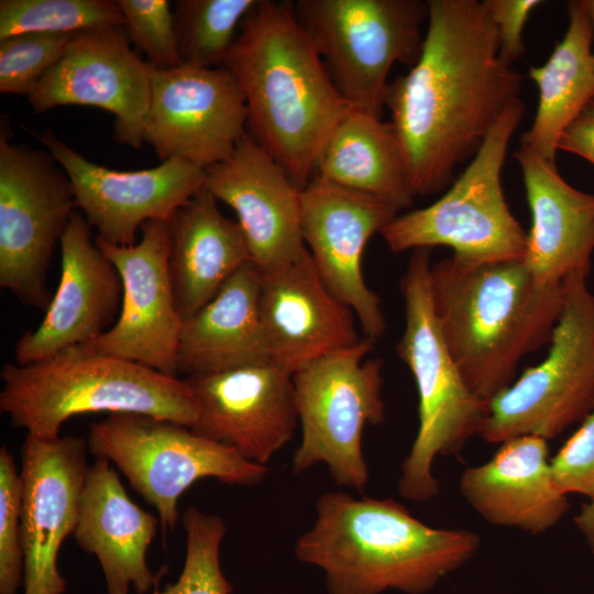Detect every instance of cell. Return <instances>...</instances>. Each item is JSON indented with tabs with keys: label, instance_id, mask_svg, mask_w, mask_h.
<instances>
[{
	"label": "cell",
	"instance_id": "obj_3",
	"mask_svg": "<svg viewBox=\"0 0 594 594\" xmlns=\"http://www.w3.org/2000/svg\"><path fill=\"white\" fill-rule=\"evenodd\" d=\"M316 509L294 552L324 572L329 594H424L480 547L476 534L428 526L391 498L328 492Z\"/></svg>",
	"mask_w": 594,
	"mask_h": 594
},
{
	"label": "cell",
	"instance_id": "obj_35",
	"mask_svg": "<svg viewBox=\"0 0 594 594\" xmlns=\"http://www.w3.org/2000/svg\"><path fill=\"white\" fill-rule=\"evenodd\" d=\"M22 481L12 454L0 448V594H18L23 585L21 541Z\"/></svg>",
	"mask_w": 594,
	"mask_h": 594
},
{
	"label": "cell",
	"instance_id": "obj_26",
	"mask_svg": "<svg viewBox=\"0 0 594 594\" xmlns=\"http://www.w3.org/2000/svg\"><path fill=\"white\" fill-rule=\"evenodd\" d=\"M201 188L168 220V271L177 309L186 318L252 262L243 231Z\"/></svg>",
	"mask_w": 594,
	"mask_h": 594
},
{
	"label": "cell",
	"instance_id": "obj_12",
	"mask_svg": "<svg viewBox=\"0 0 594 594\" xmlns=\"http://www.w3.org/2000/svg\"><path fill=\"white\" fill-rule=\"evenodd\" d=\"M0 129V287L25 305L50 304L46 272L76 211L66 173L50 152L9 141Z\"/></svg>",
	"mask_w": 594,
	"mask_h": 594
},
{
	"label": "cell",
	"instance_id": "obj_29",
	"mask_svg": "<svg viewBox=\"0 0 594 594\" xmlns=\"http://www.w3.org/2000/svg\"><path fill=\"white\" fill-rule=\"evenodd\" d=\"M569 23L547 62L529 69L539 91L537 112L520 145L556 162L559 141L594 98L593 28L582 0L568 2Z\"/></svg>",
	"mask_w": 594,
	"mask_h": 594
},
{
	"label": "cell",
	"instance_id": "obj_13",
	"mask_svg": "<svg viewBox=\"0 0 594 594\" xmlns=\"http://www.w3.org/2000/svg\"><path fill=\"white\" fill-rule=\"evenodd\" d=\"M243 94L224 67L155 69L143 142L158 158L202 169L228 160L248 134Z\"/></svg>",
	"mask_w": 594,
	"mask_h": 594
},
{
	"label": "cell",
	"instance_id": "obj_18",
	"mask_svg": "<svg viewBox=\"0 0 594 594\" xmlns=\"http://www.w3.org/2000/svg\"><path fill=\"white\" fill-rule=\"evenodd\" d=\"M88 443L74 436L44 439L28 433L21 448V541L24 594H65L57 559L73 535L87 473Z\"/></svg>",
	"mask_w": 594,
	"mask_h": 594
},
{
	"label": "cell",
	"instance_id": "obj_5",
	"mask_svg": "<svg viewBox=\"0 0 594 594\" xmlns=\"http://www.w3.org/2000/svg\"><path fill=\"white\" fill-rule=\"evenodd\" d=\"M0 378V411L44 439L58 438L64 422L82 414H138L188 428L199 414L186 380L84 346L26 365L7 363Z\"/></svg>",
	"mask_w": 594,
	"mask_h": 594
},
{
	"label": "cell",
	"instance_id": "obj_37",
	"mask_svg": "<svg viewBox=\"0 0 594 594\" xmlns=\"http://www.w3.org/2000/svg\"><path fill=\"white\" fill-rule=\"evenodd\" d=\"M542 3L540 0H483L496 28L499 54L507 63L513 65L525 55L524 26L532 10Z\"/></svg>",
	"mask_w": 594,
	"mask_h": 594
},
{
	"label": "cell",
	"instance_id": "obj_28",
	"mask_svg": "<svg viewBox=\"0 0 594 594\" xmlns=\"http://www.w3.org/2000/svg\"><path fill=\"white\" fill-rule=\"evenodd\" d=\"M314 176L371 196L397 213L416 197L398 135L389 122L350 108L326 140ZM312 176V177H314Z\"/></svg>",
	"mask_w": 594,
	"mask_h": 594
},
{
	"label": "cell",
	"instance_id": "obj_38",
	"mask_svg": "<svg viewBox=\"0 0 594 594\" xmlns=\"http://www.w3.org/2000/svg\"><path fill=\"white\" fill-rule=\"evenodd\" d=\"M558 150L578 155L594 165V98L564 131Z\"/></svg>",
	"mask_w": 594,
	"mask_h": 594
},
{
	"label": "cell",
	"instance_id": "obj_20",
	"mask_svg": "<svg viewBox=\"0 0 594 594\" xmlns=\"http://www.w3.org/2000/svg\"><path fill=\"white\" fill-rule=\"evenodd\" d=\"M205 170L204 188L235 212L260 273L285 267L307 252L301 189L249 133L228 160Z\"/></svg>",
	"mask_w": 594,
	"mask_h": 594
},
{
	"label": "cell",
	"instance_id": "obj_25",
	"mask_svg": "<svg viewBox=\"0 0 594 594\" xmlns=\"http://www.w3.org/2000/svg\"><path fill=\"white\" fill-rule=\"evenodd\" d=\"M460 493L487 522L534 535L554 527L569 508L552 479L547 441L530 436L501 443L491 460L468 468Z\"/></svg>",
	"mask_w": 594,
	"mask_h": 594
},
{
	"label": "cell",
	"instance_id": "obj_34",
	"mask_svg": "<svg viewBox=\"0 0 594 594\" xmlns=\"http://www.w3.org/2000/svg\"><path fill=\"white\" fill-rule=\"evenodd\" d=\"M128 38L155 69L182 65L177 48L174 12L167 0H118Z\"/></svg>",
	"mask_w": 594,
	"mask_h": 594
},
{
	"label": "cell",
	"instance_id": "obj_17",
	"mask_svg": "<svg viewBox=\"0 0 594 594\" xmlns=\"http://www.w3.org/2000/svg\"><path fill=\"white\" fill-rule=\"evenodd\" d=\"M398 213L386 204L318 177L301 189V232L312 262L331 293L356 316L366 338L386 330L377 295L362 274L370 239Z\"/></svg>",
	"mask_w": 594,
	"mask_h": 594
},
{
	"label": "cell",
	"instance_id": "obj_33",
	"mask_svg": "<svg viewBox=\"0 0 594 594\" xmlns=\"http://www.w3.org/2000/svg\"><path fill=\"white\" fill-rule=\"evenodd\" d=\"M77 34L22 33L1 38L0 92L28 97Z\"/></svg>",
	"mask_w": 594,
	"mask_h": 594
},
{
	"label": "cell",
	"instance_id": "obj_1",
	"mask_svg": "<svg viewBox=\"0 0 594 594\" xmlns=\"http://www.w3.org/2000/svg\"><path fill=\"white\" fill-rule=\"evenodd\" d=\"M422 50L407 74L388 82L385 108L400 141L416 196L457 178L507 107L522 76L499 54L483 1L428 0Z\"/></svg>",
	"mask_w": 594,
	"mask_h": 594
},
{
	"label": "cell",
	"instance_id": "obj_9",
	"mask_svg": "<svg viewBox=\"0 0 594 594\" xmlns=\"http://www.w3.org/2000/svg\"><path fill=\"white\" fill-rule=\"evenodd\" d=\"M373 346L374 340L365 337L292 374L301 427L295 473L323 463L337 485L360 492L367 486L362 433L365 426L385 418L382 361L365 359Z\"/></svg>",
	"mask_w": 594,
	"mask_h": 594
},
{
	"label": "cell",
	"instance_id": "obj_6",
	"mask_svg": "<svg viewBox=\"0 0 594 594\" xmlns=\"http://www.w3.org/2000/svg\"><path fill=\"white\" fill-rule=\"evenodd\" d=\"M431 266L429 249L414 250L399 286L406 320L396 350L416 383L419 426L400 466L398 491L414 502L438 495L435 459L458 455L472 437L481 435L488 415V403L466 385L442 336L432 300Z\"/></svg>",
	"mask_w": 594,
	"mask_h": 594
},
{
	"label": "cell",
	"instance_id": "obj_4",
	"mask_svg": "<svg viewBox=\"0 0 594 594\" xmlns=\"http://www.w3.org/2000/svg\"><path fill=\"white\" fill-rule=\"evenodd\" d=\"M431 292L466 385L490 403L526 355L550 343L565 287L539 284L522 261L469 264L451 256L432 264Z\"/></svg>",
	"mask_w": 594,
	"mask_h": 594
},
{
	"label": "cell",
	"instance_id": "obj_21",
	"mask_svg": "<svg viewBox=\"0 0 594 594\" xmlns=\"http://www.w3.org/2000/svg\"><path fill=\"white\" fill-rule=\"evenodd\" d=\"M61 276L38 326L14 346L16 364L35 363L96 340L117 320L122 280L114 264L91 238V227L76 210L63 233Z\"/></svg>",
	"mask_w": 594,
	"mask_h": 594
},
{
	"label": "cell",
	"instance_id": "obj_15",
	"mask_svg": "<svg viewBox=\"0 0 594 594\" xmlns=\"http://www.w3.org/2000/svg\"><path fill=\"white\" fill-rule=\"evenodd\" d=\"M34 135L66 173L76 206L97 237L114 245L135 244L145 222L169 220L205 184L206 170L182 158L116 170L88 161L51 130Z\"/></svg>",
	"mask_w": 594,
	"mask_h": 594
},
{
	"label": "cell",
	"instance_id": "obj_11",
	"mask_svg": "<svg viewBox=\"0 0 594 594\" xmlns=\"http://www.w3.org/2000/svg\"><path fill=\"white\" fill-rule=\"evenodd\" d=\"M87 443L96 459L118 468L170 530L179 520V497L197 481L212 477L254 486L268 473L266 465L250 462L188 427L138 414H111L92 424Z\"/></svg>",
	"mask_w": 594,
	"mask_h": 594
},
{
	"label": "cell",
	"instance_id": "obj_32",
	"mask_svg": "<svg viewBox=\"0 0 594 594\" xmlns=\"http://www.w3.org/2000/svg\"><path fill=\"white\" fill-rule=\"evenodd\" d=\"M182 524L186 531V557L176 582L148 594H231L232 585L222 573L220 547L227 534L224 521L196 507H188Z\"/></svg>",
	"mask_w": 594,
	"mask_h": 594
},
{
	"label": "cell",
	"instance_id": "obj_22",
	"mask_svg": "<svg viewBox=\"0 0 594 594\" xmlns=\"http://www.w3.org/2000/svg\"><path fill=\"white\" fill-rule=\"evenodd\" d=\"M261 274L260 309L272 364L295 373L361 339L353 311L327 287L307 252Z\"/></svg>",
	"mask_w": 594,
	"mask_h": 594
},
{
	"label": "cell",
	"instance_id": "obj_30",
	"mask_svg": "<svg viewBox=\"0 0 594 594\" xmlns=\"http://www.w3.org/2000/svg\"><path fill=\"white\" fill-rule=\"evenodd\" d=\"M258 0H178L174 19L182 65L222 67Z\"/></svg>",
	"mask_w": 594,
	"mask_h": 594
},
{
	"label": "cell",
	"instance_id": "obj_2",
	"mask_svg": "<svg viewBox=\"0 0 594 594\" xmlns=\"http://www.w3.org/2000/svg\"><path fill=\"white\" fill-rule=\"evenodd\" d=\"M240 29L222 67L243 94L249 134L302 189L326 140L351 107L290 1L258 0Z\"/></svg>",
	"mask_w": 594,
	"mask_h": 594
},
{
	"label": "cell",
	"instance_id": "obj_10",
	"mask_svg": "<svg viewBox=\"0 0 594 594\" xmlns=\"http://www.w3.org/2000/svg\"><path fill=\"white\" fill-rule=\"evenodd\" d=\"M586 278L575 274L564 282L547 356L488 403L484 441L501 444L526 436L547 441L594 409V295Z\"/></svg>",
	"mask_w": 594,
	"mask_h": 594
},
{
	"label": "cell",
	"instance_id": "obj_23",
	"mask_svg": "<svg viewBox=\"0 0 594 594\" xmlns=\"http://www.w3.org/2000/svg\"><path fill=\"white\" fill-rule=\"evenodd\" d=\"M520 166L531 215L524 264L541 285L563 284L575 274L588 276L594 253V194L571 186L556 162L520 145Z\"/></svg>",
	"mask_w": 594,
	"mask_h": 594
},
{
	"label": "cell",
	"instance_id": "obj_16",
	"mask_svg": "<svg viewBox=\"0 0 594 594\" xmlns=\"http://www.w3.org/2000/svg\"><path fill=\"white\" fill-rule=\"evenodd\" d=\"M122 28L78 33L64 56L29 94L35 113L59 106H90L111 112L114 139L140 148L154 67L131 48Z\"/></svg>",
	"mask_w": 594,
	"mask_h": 594
},
{
	"label": "cell",
	"instance_id": "obj_40",
	"mask_svg": "<svg viewBox=\"0 0 594 594\" xmlns=\"http://www.w3.org/2000/svg\"><path fill=\"white\" fill-rule=\"evenodd\" d=\"M593 28V57H594V0H582Z\"/></svg>",
	"mask_w": 594,
	"mask_h": 594
},
{
	"label": "cell",
	"instance_id": "obj_27",
	"mask_svg": "<svg viewBox=\"0 0 594 594\" xmlns=\"http://www.w3.org/2000/svg\"><path fill=\"white\" fill-rule=\"evenodd\" d=\"M261 274L243 265L210 299L183 319L177 372L187 376L271 363L260 309Z\"/></svg>",
	"mask_w": 594,
	"mask_h": 594
},
{
	"label": "cell",
	"instance_id": "obj_36",
	"mask_svg": "<svg viewBox=\"0 0 594 594\" xmlns=\"http://www.w3.org/2000/svg\"><path fill=\"white\" fill-rule=\"evenodd\" d=\"M556 487L564 495L594 497V409L550 461Z\"/></svg>",
	"mask_w": 594,
	"mask_h": 594
},
{
	"label": "cell",
	"instance_id": "obj_24",
	"mask_svg": "<svg viewBox=\"0 0 594 594\" xmlns=\"http://www.w3.org/2000/svg\"><path fill=\"white\" fill-rule=\"evenodd\" d=\"M158 520L132 502L107 459L88 466L73 536L97 558L107 594H129L130 588L148 594L157 587L166 570L153 572L146 556Z\"/></svg>",
	"mask_w": 594,
	"mask_h": 594
},
{
	"label": "cell",
	"instance_id": "obj_8",
	"mask_svg": "<svg viewBox=\"0 0 594 594\" xmlns=\"http://www.w3.org/2000/svg\"><path fill=\"white\" fill-rule=\"evenodd\" d=\"M290 7L348 105L382 118L391 69L413 67L420 56L427 1L297 0Z\"/></svg>",
	"mask_w": 594,
	"mask_h": 594
},
{
	"label": "cell",
	"instance_id": "obj_39",
	"mask_svg": "<svg viewBox=\"0 0 594 594\" xmlns=\"http://www.w3.org/2000/svg\"><path fill=\"white\" fill-rule=\"evenodd\" d=\"M574 522L594 551V497L583 505L580 513L574 517Z\"/></svg>",
	"mask_w": 594,
	"mask_h": 594
},
{
	"label": "cell",
	"instance_id": "obj_19",
	"mask_svg": "<svg viewBox=\"0 0 594 594\" xmlns=\"http://www.w3.org/2000/svg\"><path fill=\"white\" fill-rule=\"evenodd\" d=\"M199 414L190 430L266 465L299 422L292 374L275 364L190 375Z\"/></svg>",
	"mask_w": 594,
	"mask_h": 594
},
{
	"label": "cell",
	"instance_id": "obj_7",
	"mask_svg": "<svg viewBox=\"0 0 594 594\" xmlns=\"http://www.w3.org/2000/svg\"><path fill=\"white\" fill-rule=\"evenodd\" d=\"M524 110L520 98L512 102L438 200L397 215L382 230L392 252L443 245L469 264L524 260L527 232L512 213L502 186L509 142Z\"/></svg>",
	"mask_w": 594,
	"mask_h": 594
},
{
	"label": "cell",
	"instance_id": "obj_14",
	"mask_svg": "<svg viewBox=\"0 0 594 594\" xmlns=\"http://www.w3.org/2000/svg\"><path fill=\"white\" fill-rule=\"evenodd\" d=\"M133 245L111 244L98 237V248L117 267L122 301L116 322L84 346L177 376V349L183 318L168 271V220H151Z\"/></svg>",
	"mask_w": 594,
	"mask_h": 594
},
{
	"label": "cell",
	"instance_id": "obj_31",
	"mask_svg": "<svg viewBox=\"0 0 594 594\" xmlns=\"http://www.w3.org/2000/svg\"><path fill=\"white\" fill-rule=\"evenodd\" d=\"M113 0H1L0 40L22 33L74 34L122 28Z\"/></svg>",
	"mask_w": 594,
	"mask_h": 594
}]
</instances>
